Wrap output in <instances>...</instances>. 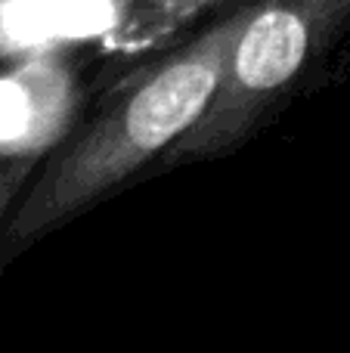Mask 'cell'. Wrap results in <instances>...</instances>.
Masks as SVG:
<instances>
[{
    "label": "cell",
    "instance_id": "1",
    "mask_svg": "<svg viewBox=\"0 0 350 353\" xmlns=\"http://www.w3.org/2000/svg\"><path fill=\"white\" fill-rule=\"evenodd\" d=\"M245 3L118 84V97L81 130L43 152L0 223V267L155 171L161 155L208 109Z\"/></svg>",
    "mask_w": 350,
    "mask_h": 353
},
{
    "label": "cell",
    "instance_id": "2",
    "mask_svg": "<svg viewBox=\"0 0 350 353\" xmlns=\"http://www.w3.org/2000/svg\"><path fill=\"white\" fill-rule=\"evenodd\" d=\"M347 28L350 0H245L208 109L155 171L236 155L301 93Z\"/></svg>",
    "mask_w": 350,
    "mask_h": 353
},
{
    "label": "cell",
    "instance_id": "3",
    "mask_svg": "<svg viewBox=\"0 0 350 353\" xmlns=\"http://www.w3.org/2000/svg\"><path fill=\"white\" fill-rule=\"evenodd\" d=\"M245 0H118V19L109 34L115 53H143L158 50L177 37V31L208 12L233 10Z\"/></svg>",
    "mask_w": 350,
    "mask_h": 353
},
{
    "label": "cell",
    "instance_id": "4",
    "mask_svg": "<svg viewBox=\"0 0 350 353\" xmlns=\"http://www.w3.org/2000/svg\"><path fill=\"white\" fill-rule=\"evenodd\" d=\"M47 37V28L31 16L28 0H0V62L28 53Z\"/></svg>",
    "mask_w": 350,
    "mask_h": 353
},
{
    "label": "cell",
    "instance_id": "5",
    "mask_svg": "<svg viewBox=\"0 0 350 353\" xmlns=\"http://www.w3.org/2000/svg\"><path fill=\"white\" fill-rule=\"evenodd\" d=\"M43 149H0V223L6 220L10 208L22 195L25 183L31 180L34 168L41 165Z\"/></svg>",
    "mask_w": 350,
    "mask_h": 353
}]
</instances>
